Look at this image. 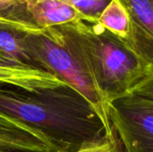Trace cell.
Instances as JSON below:
<instances>
[{
	"label": "cell",
	"instance_id": "7a4b0ae2",
	"mask_svg": "<svg viewBox=\"0 0 153 152\" xmlns=\"http://www.w3.org/2000/svg\"><path fill=\"white\" fill-rule=\"evenodd\" d=\"M58 28L108 104L131 93L150 74L125 42L100 24L79 21Z\"/></svg>",
	"mask_w": 153,
	"mask_h": 152
},
{
	"label": "cell",
	"instance_id": "3957f363",
	"mask_svg": "<svg viewBox=\"0 0 153 152\" xmlns=\"http://www.w3.org/2000/svg\"><path fill=\"white\" fill-rule=\"evenodd\" d=\"M23 41L34 67L54 74L83 96L98 112L110 135L116 137L108 119V102L66 43L58 26L27 31Z\"/></svg>",
	"mask_w": 153,
	"mask_h": 152
},
{
	"label": "cell",
	"instance_id": "30bf717a",
	"mask_svg": "<svg viewBox=\"0 0 153 152\" xmlns=\"http://www.w3.org/2000/svg\"><path fill=\"white\" fill-rule=\"evenodd\" d=\"M97 23L121 39H126L129 36V15L125 7L117 0H110L100 13Z\"/></svg>",
	"mask_w": 153,
	"mask_h": 152
},
{
	"label": "cell",
	"instance_id": "ba28073f",
	"mask_svg": "<svg viewBox=\"0 0 153 152\" xmlns=\"http://www.w3.org/2000/svg\"><path fill=\"white\" fill-rule=\"evenodd\" d=\"M0 83L23 89L28 91L69 86L54 74L42 69L30 66L14 68L0 67Z\"/></svg>",
	"mask_w": 153,
	"mask_h": 152
},
{
	"label": "cell",
	"instance_id": "4fadbf2b",
	"mask_svg": "<svg viewBox=\"0 0 153 152\" xmlns=\"http://www.w3.org/2000/svg\"><path fill=\"white\" fill-rule=\"evenodd\" d=\"M22 66H27L24 65L8 55H6L4 51L0 49V67H4V68H14V67H22Z\"/></svg>",
	"mask_w": 153,
	"mask_h": 152
},
{
	"label": "cell",
	"instance_id": "6da1fadb",
	"mask_svg": "<svg viewBox=\"0 0 153 152\" xmlns=\"http://www.w3.org/2000/svg\"><path fill=\"white\" fill-rule=\"evenodd\" d=\"M0 111L46 133L68 152L117 141L91 104L70 86L28 91L0 83Z\"/></svg>",
	"mask_w": 153,
	"mask_h": 152
},
{
	"label": "cell",
	"instance_id": "9c48e42d",
	"mask_svg": "<svg viewBox=\"0 0 153 152\" xmlns=\"http://www.w3.org/2000/svg\"><path fill=\"white\" fill-rule=\"evenodd\" d=\"M27 31L18 24L0 20V49L17 62L34 67L24 47L23 39Z\"/></svg>",
	"mask_w": 153,
	"mask_h": 152
},
{
	"label": "cell",
	"instance_id": "8992f818",
	"mask_svg": "<svg viewBox=\"0 0 153 152\" xmlns=\"http://www.w3.org/2000/svg\"><path fill=\"white\" fill-rule=\"evenodd\" d=\"M126 10L130 33L122 39L153 73V0H117Z\"/></svg>",
	"mask_w": 153,
	"mask_h": 152
},
{
	"label": "cell",
	"instance_id": "277c9868",
	"mask_svg": "<svg viewBox=\"0 0 153 152\" xmlns=\"http://www.w3.org/2000/svg\"><path fill=\"white\" fill-rule=\"evenodd\" d=\"M108 119L121 152H153V101L129 93L109 103Z\"/></svg>",
	"mask_w": 153,
	"mask_h": 152
},
{
	"label": "cell",
	"instance_id": "5bb4252c",
	"mask_svg": "<svg viewBox=\"0 0 153 152\" xmlns=\"http://www.w3.org/2000/svg\"><path fill=\"white\" fill-rule=\"evenodd\" d=\"M1 21H3V20H1ZM5 22H6V21H5Z\"/></svg>",
	"mask_w": 153,
	"mask_h": 152
},
{
	"label": "cell",
	"instance_id": "8fae6325",
	"mask_svg": "<svg viewBox=\"0 0 153 152\" xmlns=\"http://www.w3.org/2000/svg\"><path fill=\"white\" fill-rule=\"evenodd\" d=\"M86 16L91 23H97L98 19L110 0H61Z\"/></svg>",
	"mask_w": 153,
	"mask_h": 152
},
{
	"label": "cell",
	"instance_id": "5b68a950",
	"mask_svg": "<svg viewBox=\"0 0 153 152\" xmlns=\"http://www.w3.org/2000/svg\"><path fill=\"white\" fill-rule=\"evenodd\" d=\"M0 152H68L46 133L0 111Z\"/></svg>",
	"mask_w": 153,
	"mask_h": 152
},
{
	"label": "cell",
	"instance_id": "52a82bcc",
	"mask_svg": "<svg viewBox=\"0 0 153 152\" xmlns=\"http://www.w3.org/2000/svg\"><path fill=\"white\" fill-rule=\"evenodd\" d=\"M23 3L32 31L79 21L91 22L86 16L61 0H23Z\"/></svg>",
	"mask_w": 153,
	"mask_h": 152
},
{
	"label": "cell",
	"instance_id": "7c38bea8",
	"mask_svg": "<svg viewBox=\"0 0 153 152\" xmlns=\"http://www.w3.org/2000/svg\"><path fill=\"white\" fill-rule=\"evenodd\" d=\"M133 94L143 99L153 101V73L148 74L132 90Z\"/></svg>",
	"mask_w": 153,
	"mask_h": 152
}]
</instances>
